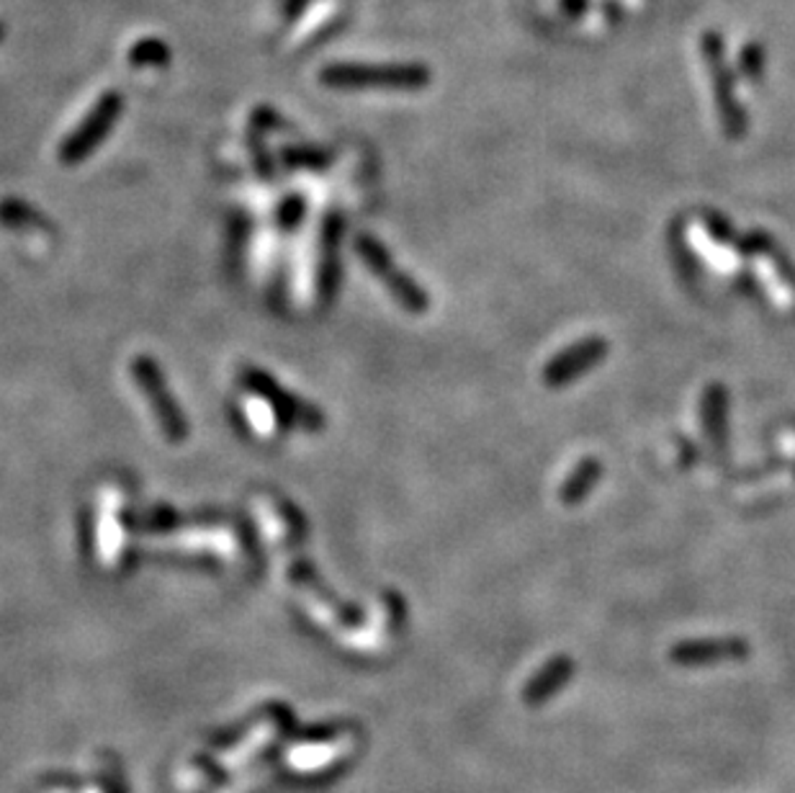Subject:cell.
Segmentation results:
<instances>
[{
    "label": "cell",
    "instance_id": "cell-1",
    "mask_svg": "<svg viewBox=\"0 0 795 793\" xmlns=\"http://www.w3.org/2000/svg\"><path fill=\"white\" fill-rule=\"evenodd\" d=\"M430 81L428 70L420 65H330L322 73V83L332 88H384L415 90Z\"/></svg>",
    "mask_w": 795,
    "mask_h": 793
},
{
    "label": "cell",
    "instance_id": "cell-2",
    "mask_svg": "<svg viewBox=\"0 0 795 793\" xmlns=\"http://www.w3.org/2000/svg\"><path fill=\"white\" fill-rule=\"evenodd\" d=\"M132 377L137 381V387L145 392L147 405L155 413V420H158L160 430L168 436L170 443H183L188 436V423L179 402L170 394L168 381L162 377L160 366L155 364L150 356H137L132 361Z\"/></svg>",
    "mask_w": 795,
    "mask_h": 793
},
{
    "label": "cell",
    "instance_id": "cell-3",
    "mask_svg": "<svg viewBox=\"0 0 795 793\" xmlns=\"http://www.w3.org/2000/svg\"><path fill=\"white\" fill-rule=\"evenodd\" d=\"M356 251L360 258H364V264L376 273V279H379L389 289V294L394 296L396 304H402L404 309L415 312V315H420V312L430 307L428 294L423 292L420 283L412 281L409 276L394 264L392 255L387 253L384 245L376 243L374 237L364 235L356 240Z\"/></svg>",
    "mask_w": 795,
    "mask_h": 793
},
{
    "label": "cell",
    "instance_id": "cell-4",
    "mask_svg": "<svg viewBox=\"0 0 795 793\" xmlns=\"http://www.w3.org/2000/svg\"><path fill=\"white\" fill-rule=\"evenodd\" d=\"M243 385L258 394L260 400H266L273 407V413L279 415L281 423L307 430H319L325 425L317 407H311L309 402L286 392L279 381L271 379V374L258 371V368H247V371H243Z\"/></svg>",
    "mask_w": 795,
    "mask_h": 793
},
{
    "label": "cell",
    "instance_id": "cell-5",
    "mask_svg": "<svg viewBox=\"0 0 795 793\" xmlns=\"http://www.w3.org/2000/svg\"><path fill=\"white\" fill-rule=\"evenodd\" d=\"M119 111H122V98L117 94L103 96L101 101L94 106V111L85 117V122L77 126V132L70 134L65 139V145H62L60 150L62 162H81L83 158H88V155L96 150L98 142L109 134L111 124L117 122Z\"/></svg>",
    "mask_w": 795,
    "mask_h": 793
},
{
    "label": "cell",
    "instance_id": "cell-6",
    "mask_svg": "<svg viewBox=\"0 0 795 793\" xmlns=\"http://www.w3.org/2000/svg\"><path fill=\"white\" fill-rule=\"evenodd\" d=\"M608 356V343L602 338H585L579 343L570 345L559 353L556 358H551L543 368V385L551 389L572 385L574 379H579L582 374H587L590 368L602 364Z\"/></svg>",
    "mask_w": 795,
    "mask_h": 793
},
{
    "label": "cell",
    "instance_id": "cell-7",
    "mask_svg": "<svg viewBox=\"0 0 795 793\" xmlns=\"http://www.w3.org/2000/svg\"><path fill=\"white\" fill-rule=\"evenodd\" d=\"M749 657V642L742 636H706L674 644L670 660L680 668H706L713 662H736Z\"/></svg>",
    "mask_w": 795,
    "mask_h": 793
},
{
    "label": "cell",
    "instance_id": "cell-8",
    "mask_svg": "<svg viewBox=\"0 0 795 793\" xmlns=\"http://www.w3.org/2000/svg\"><path fill=\"white\" fill-rule=\"evenodd\" d=\"M574 670H577V664H574L572 657H566V655L551 657V660L546 662L543 668L528 680V683H525L523 700L528 706H541L543 700L556 696V693L562 691L566 683H570Z\"/></svg>",
    "mask_w": 795,
    "mask_h": 793
},
{
    "label": "cell",
    "instance_id": "cell-9",
    "mask_svg": "<svg viewBox=\"0 0 795 793\" xmlns=\"http://www.w3.org/2000/svg\"><path fill=\"white\" fill-rule=\"evenodd\" d=\"M702 415V430H706L708 441L713 449H723L726 446V415H729V394L721 385H711L706 389L700 402Z\"/></svg>",
    "mask_w": 795,
    "mask_h": 793
},
{
    "label": "cell",
    "instance_id": "cell-10",
    "mask_svg": "<svg viewBox=\"0 0 795 793\" xmlns=\"http://www.w3.org/2000/svg\"><path fill=\"white\" fill-rule=\"evenodd\" d=\"M600 474H602L600 459L585 456L577 466H574L570 477H566L562 490H559V500H562L566 508L579 505V502L595 490V485L600 481Z\"/></svg>",
    "mask_w": 795,
    "mask_h": 793
},
{
    "label": "cell",
    "instance_id": "cell-11",
    "mask_svg": "<svg viewBox=\"0 0 795 793\" xmlns=\"http://www.w3.org/2000/svg\"><path fill=\"white\" fill-rule=\"evenodd\" d=\"M0 219H3L9 227H21V230H52L45 217L39 211L28 209L26 204L11 202L0 209Z\"/></svg>",
    "mask_w": 795,
    "mask_h": 793
},
{
    "label": "cell",
    "instance_id": "cell-12",
    "mask_svg": "<svg viewBox=\"0 0 795 793\" xmlns=\"http://www.w3.org/2000/svg\"><path fill=\"white\" fill-rule=\"evenodd\" d=\"M134 62H160L166 60V45L160 41H145V45H137V49L132 52Z\"/></svg>",
    "mask_w": 795,
    "mask_h": 793
},
{
    "label": "cell",
    "instance_id": "cell-13",
    "mask_svg": "<svg viewBox=\"0 0 795 793\" xmlns=\"http://www.w3.org/2000/svg\"><path fill=\"white\" fill-rule=\"evenodd\" d=\"M0 39H3V26H0Z\"/></svg>",
    "mask_w": 795,
    "mask_h": 793
}]
</instances>
